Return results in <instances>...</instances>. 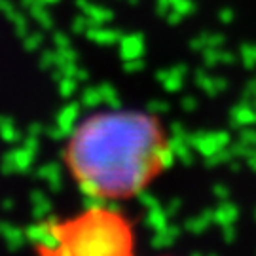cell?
I'll return each instance as SVG.
<instances>
[{
  "instance_id": "cell-1",
  "label": "cell",
  "mask_w": 256,
  "mask_h": 256,
  "mask_svg": "<svg viewBox=\"0 0 256 256\" xmlns=\"http://www.w3.org/2000/svg\"><path fill=\"white\" fill-rule=\"evenodd\" d=\"M61 158L74 186L90 202L118 205L146 192L171 167L173 144L158 116L114 106L78 120Z\"/></svg>"
},
{
  "instance_id": "cell-2",
  "label": "cell",
  "mask_w": 256,
  "mask_h": 256,
  "mask_svg": "<svg viewBox=\"0 0 256 256\" xmlns=\"http://www.w3.org/2000/svg\"><path fill=\"white\" fill-rule=\"evenodd\" d=\"M36 241L50 254L122 256L135 250V228L116 203L92 202L74 214L48 222Z\"/></svg>"
}]
</instances>
